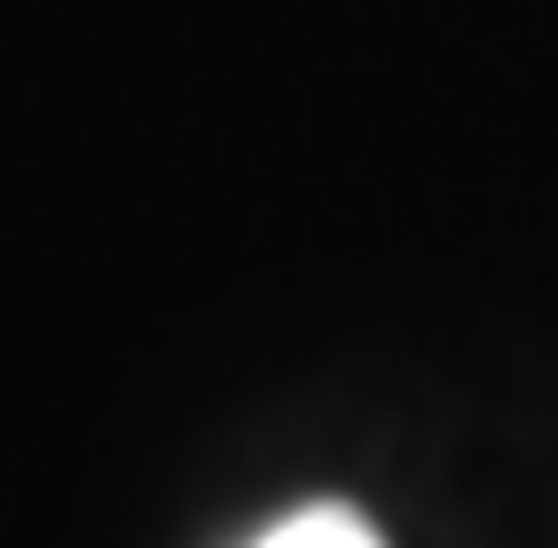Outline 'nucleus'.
<instances>
[{"instance_id": "nucleus-1", "label": "nucleus", "mask_w": 558, "mask_h": 548, "mask_svg": "<svg viewBox=\"0 0 558 548\" xmlns=\"http://www.w3.org/2000/svg\"><path fill=\"white\" fill-rule=\"evenodd\" d=\"M245 548H383V529H373L363 510H343V500H314V510H294V520L255 529Z\"/></svg>"}]
</instances>
